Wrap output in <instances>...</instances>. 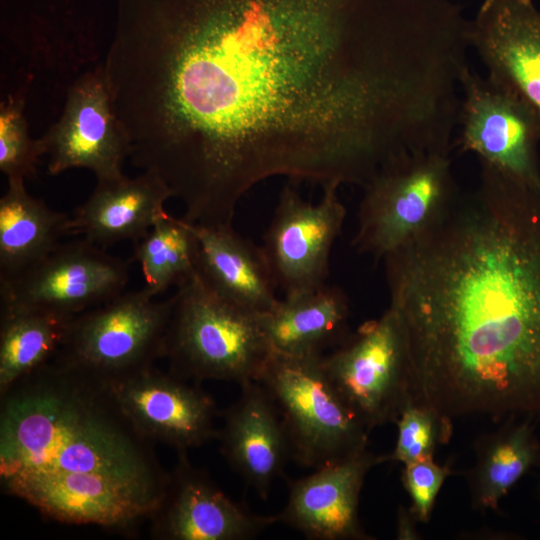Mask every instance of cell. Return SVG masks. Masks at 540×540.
I'll use <instances>...</instances> for the list:
<instances>
[{"label":"cell","mask_w":540,"mask_h":540,"mask_svg":"<svg viewBox=\"0 0 540 540\" xmlns=\"http://www.w3.org/2000/svg\"><path fill=\"white\" fill-rule=\"evenodd\" d=\"M417 522L418 520L410 508L400 506L397 512L396 538L400 540L419 539L416 529Z\"/></svg>","instance_id":"83f0119b"},{"label":"cell","mask_w":540,"mask_h":540,"mask_svg":"<svg viewBox=\"0 0 540 540\" xmlns=\"http://www.w3.org/2000/svg\"><path fill=\"white\" fill-rule=\"evenodd\" d=\"M40 139L51 175L72 168L93 172L97 181L123 175L129 141L114 110L103 66L75 81L59 120Z\"/></svg>","instance_id":"7c38bea8"},{"label":"cell","mask_w":540,"mask_h":540,"mask_svg":"<svg viewBox=\"0 0 540 540\" xmlns=\"http://www.w3.org/2000/svg\"><path fill=\"white\" fill-rule=\"evenodd\" d=\"M451 61L426 0H116L103 67L131 163L225 225L267 179L363 186L421 147Z\"/></svg>","instance_id":"6da1fadb"},{"label":"cell","mask_w":540,"mask_h":540,"mask_svg":"<svg viewBox=\"0 0 540 540\" xmlns=\"http://www.w3.org/2000/svg\"><path fill=\"white\" fill-rule=\"evenodd\" d=\"M457 144L510 180L540 190V119L515 92L467 66L460 77Z\"/></svg>","instance_id":"30bf717a"},{"label":"cell","mask_w":540,"mask_h":540,"mask_svg":"<svg viewBox=\"0 0 540 540\" xmlns=\"http://www.w3.org/2000/svg\"><path fill=\"white\" fill-rule=\"evenodd\" d=\"M106 382L121 412L148 440L186 452L218 436L214 400L172 372L152 365Z\"/></svg>","instance_id":"4fadbf2b"},{"label":"cell","mask_w":540,"mask_h":540,"mask_svg":"<svg viewBox=\"0 0 540 540\" xmlns=\"http://www.w3.org/2000/svg\"><path fill=\"white\" fill-rule=\"evenodd\" d=\"M107 382L50 360L0 395V483L45 518L131 530L170 474Z\"/></svg>","instance_id":"3957f363"},{"label":"cell","mask_w":540,"mask_h":540,"mask_svg":"<svg viewBox=\"0 0 540 540\" xmlns=\"http://www.w3.org/2000/svg\"><path fill=\"white\" fill-rule=\"evenodd\" d=\"M199 245L189 222L169 214L134 243L130 262L139 264L143 290L152 297L179 286L197 270Z\"/></svg>","instance_id":"cb8c5ba5"},{"label":"cell","mask_w":540,"mask_h":540,"mask_svg":"<svg viewBox=\"0 0 540 540\" xmlns=\"http://www.w3.org/2000/svg\"><path fill=\"white\" fill-rule=\"evenodd\" d=\"M469 43L488 77L519 95L540 119V10L531 0H485Z\"/></svg>","instance_id":"9a60e30c"},{"label":"cell","mask_w":540,"mask_h":540,"mask_svg":"<svg viewBox=\"0 0 540 540\" xmlns=\"http://www.w3.org/2000/svg\"><path fill=\"white\" fill-rule=\"evenodd\" d=\"M172 197L155 174L143 171L129 178L97 181L90 197L69 216L66 235L81 236L102 248L137 242L168 214L165 202Z\"/></svg>","instance_id":"ac0fdd59"},{"label":"cell","mask_w":540,"mask_h":540,"mask_svg":"<svg viewBox=\"0 0 540 540\" xmlns=\"http://www.w3.org/2000/svg\"><path fill=\"white\" fill-rule=\"evenodd\" d=\"M190 224L199 245L197 271L208 286L244 310L270 311L279 299L262 247L240 236L232 225Z\"/></svg>","instance_id":"d6986e66"},{"label":"cell","mask_w":540,"mask_h":540,"mask_svg":"<svg viewBox=\"0 0 540 540\" xmlns=\"http://www.w3.org/2000/svg\"><path fill=\"white\" fill-rule=\"evenodd\" d=\"M534 422L527 417H510L477 440L475 462L467 473L473 508L496 510L511 488L540 465V441Z\"/></svg>","instance_id":"44dd1931"},{"label":"cell","mask_w":540,"mask_h":540,"mask_svg":"<svg viewBox=\"0 0 540 540\" xmlns=\"http://www.w3.org/2000/svg\"><path fill=\"white\" fill-rule=\"evenodd\" d=\"M322 364L342 399L369 431L395 424L412 403L404 330L390 305L322 356Z\"/></svg>","instance_id":"ba28073f"},{"label":"cell","mask_w":540,"mask_h":540,"mask_svg":"<svg viewBox=\"0 0 540 540\" xmlns=\"http://www.w3.org/2000/svg\"><path fill=\"white\" fill-rule=\"evenodd\" d=\"M538 497L540 499V479H539V483H538Z\"/></svg>","instance_id":"f1b7e54d"},{"label":"cell","mask_w":540,"mask_h":540,"mask_svg":"<svg viewBox=\"0 0 540 540\" xmlns=\"http://www.w3.org/2000/svg\"><path fill=\"white\" fill-rule=\"evenodd\" d=\"M71 318L36 311H1L0 395L55 357Z\"/></svg>","instance_id":"603a6c76"},{"label":"cell","mask_w":540,"mask_h":540,"mask_svg":"<svg viewBox=\"0 0 540 540\" xmlns=\"http://www.w3.org/2000/svg\"><path fill=\"white\" fill-rule=\"evenodd\" d=\"M450 473L449 465L441 466L433 459L404 465L402 481L411 499L409 508L418 522L430 520L435 499Z\"/></svg>","instance_id":"4316f807"},{"label":"cell","mask_w":540,"mask_h":540,"mask_svg":"<svg viewBox=\"0 0 540 540\" xmlns=\"http://www.w3.org/2000/svg\"><path fill=\"white\" fill-rule=\"evenodd\" d=\"M363 188L352 245L376 260L425 237L459 197L448 153L404 156Z\"/></svg>","instance_id":"5b68a950"},{"label":"cell","mask_w":540,"mask_h":540,"mask_svg":"<svg viewBox=\"0 0 540 540\" xmlns=\"http://www.w3.org/2000/svg\"><path fill=\"white\" fill-rule=\"evenodd\" d=\"M349 318V303L338 287L323 285L311 291L285 295L261 324L271 351L287 355H322L341 343Z\"/></svg>","instance_id":"ffe728a7"},{"label":"cell","mask_w":540,"mask_h":540,"mask_svg":"<svg viewBox=\"0 0 540 540\" xmlns=\"http://www.w3.org/2000/svg\"><path fill=\"white\" fill-rule=\"evenodd\" d=\"M241 386L237 401L222 412L221 453L261 499L291 458L289 439L274 401L257 381Z\"/></svg>","instance_id":"e0dca14e"},{"label":"cell","mask_w":540,"mask_h":540,"mask_svg":"<svg viewBox=\"0 0 540 540\" xmlns=\"http://www.w3.org/2000/svg\"><path fill=\"white\" fill-rule=\"evenodd\" d=\"M378 456L368 449L288 481V499L278 521L314 540H369L360 524V492Z\"/></svg>","instance_id":"2e32d148"},{"label":"cell","mask_w":540,"mask_h":540,"mask_svg":"<svg viewBox=\"0 0 540 540\" xmlns=\"http://www.w3.org/2000/svg\"><path fill=\"white\" fill-rule=\"evenodd\" d=\"M322 188L319 202L311 203L286 186L264 236V255L285 295L326 284L331 251L342 231L346 209L338 197V185Z\"/></svg>","instance_id":"8fae6325"},{"label":"cell","mask_w":540,"mask_h":540,"mask_svg":"<svg viewBox=\"0 0 540 540\" xmlns=\"http://www.w3.org/2000/svg\"><path fill=\"white\" fill-rule=\"evenodd\" d=\"M175 297L123 292L69 321L55 361L110 381L163 357Z\"/></svg>","instance_id":"52a82bcc"},{"label":"cell","mask_w":540,"mask_h":540,"mask_svg":"<svg viewBox=\"0 0 540 540\" xmlns=\"http://www.w3.org/2000/svg\"><path fill=\"white\" fill-rule=\"evenodd\" d=\"M68 218L30 195L24 179H8L0 199V279L22 273L53 251L66 235Z\"/></svg>","instance_id":"7402d4cb"},{"label":"cell","mask_w":540,"mask_h":540,"mask_svg":"<svg viewBox=\"0 0 540 540\" xmlns=\"http://www.w3.org/2000/svg\"><path fill=\"white\" fill-rule=\"evenodd\" d=\"M322 356L271 351L255 380L276 405L291 458L314 469L368 449L370 433L331 383Z\"/></svg>","instance_id":"8992f818"},{"label":"cell","mask_w":540,"mask_h":540,"mask_svg":"<svg viewBox=\"0 0 540 540\" xmlns=\"http://www.w3.org/2000/svg\"><path fill=\"white\" fill-rule=\"evenodd\" d=\"M45 155L41 139H33L24 115V99L9 95L0 104V170L8 179H25L35 173Z\"/></svg>","instance_id":"484cf974"},{"label":"cell","mask_w":540,"mask_h":540,"mask_svg":"<svg viewBox=\"0 0 540 540\" xmlns=\"http://www.w3.org/2000/svg\"><path fill=\"white\" fill-rule=\"evenodd\" d=\"M397 425V440L393 451L378 456V464L396 461L404 465L433 459L439 445L446 444L453 432V422L436 411L410 403L402 411Z\"/></svg>","instance_id":"d4e9b609"},{"label":"cell","mask_w":540,"mask_h":540,"mask_svg":"<svg viewBox=\"0 0 540 540\" xmlns=\"http://www.w3.org/2000/svg\"><path fill=\"white\" fill-rule=\"evenodd\" d=\"M129 262L83 238L59 244L22 273L0 279L1 311L73 317L123 293Z\"/></svg>","instance_id":"9c48e42d"},{"label":"cell","mask_w":540,"mask_h":540,"mask_svg":"<svg viewBox=\"0 0 540 540\" xmlns=\"http://www.w3.org/2000/svg\"><path fill=\"white\" fill-rule=\"evenodd\" d=\"M151 535L161 540H247L278 522L233 501L206 473L194 468L186 452L170 474L159 508L149 519Z\"/></svg>","instance_id":"5bb4252c"},{"label":"cell","mask_w":540,"mask_h":540,"mask_svg":"<svg viewBox=\"0 0 540 540\" xmlns=\"http://www.w3.org/2000/svg\"><path fill=\"white\" fill-rule=\"evenodd\" d=\"M174 297L163 354L170 372L197 381H255L271 352L261 314L220 297L197 270Z\"/></svg>","instance_id":"277c9868"},{"label":"cell","mask_w":540,"mask_h":540,"mask_svg":"<svg viewBox=\"0 0 540 540\" xmlns=\"http://www.w3.org/2000/svg\"><path fill=\"white\" fill-rule=\"evenodd\" d=\"M480 168L437 227L383 259L412 403L540 420V190Z\"/></svg>","instance_id":"7a4b0ae2"}]
</instances>
